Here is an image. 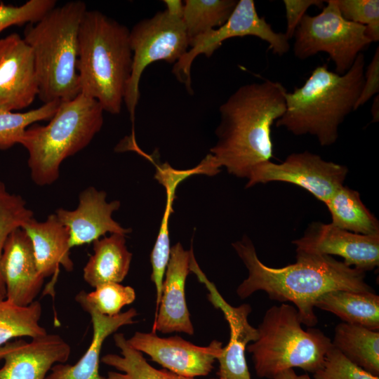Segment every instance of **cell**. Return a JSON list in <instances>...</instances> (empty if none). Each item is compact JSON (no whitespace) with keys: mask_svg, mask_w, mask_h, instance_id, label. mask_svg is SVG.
Returning <instances> with one entry per match:
<instances>
[{"mask_svg":"<svg viewBox=\"0 0 379 379\" xmlns=\"http://www.w3.org/2000/svg\"><path fill=\"white\" fill-rule=\"evenodd\" d=\"M34 218L25 199L18 194L9 192L0 181V260L4 246L9 235ZM0 295L6 298V288L0 272Z\"/></svg>","mask_w":379,"mask_h":379,"instance_id":"obj_31","label":"cell"},{"mask_svg":"<svg viewBox=\"0 0 379 379\" xmlns=\"http://www.w3.org/2000/svg\"><path fill=\"white\" fill-rule=\"evenodd\" d=\"M135 299L133 288L114 282L99 285L90 293L81 291L75 296V300L85 311L91 309L106 316L119 314L122 307L131 304Z\"/></svg>","mask_w":379,"mask_h":379,"instance_id":"obj_30","label":"cell"},{"mask_svg":"<svg viewBox=\"0 0 379 379\" xmlns=\"http://www.w3.org/2000/svg\"><path fill=\"white\" fill-rule=\"evenodd\" d=\"M93 254L83 270L84 281L91 286L121 283L128 274L132 253L126 245V235L111 234L93 242Z\"/></svg>","mask_w":379,"mask_h":379,"instance_id":"obj_22","label":"cell"},{"mask_svg":"<svg viewBox=\"0 0 379 379\" xmlns=\"http://www.w3.org/2000/svg\"><path fill=\"white\" fill-rule=\"evenodd\" d=\"M273 379H311L307 374L298 375L293 368L288 369L277 374Z\"/></svg>","mask_w":379,"mask_h":379,"instance_id":"obj_37","label":"cell"},{"mask_svg":"<svg viewBox=\"0 0 379 379\" xmlns=\"http://www.w3.org/2000/svg\"><path fill=\"white\" fill-rule=\"evenodd\" d=\"M246 36H253L266 41L273 53L280 56L290 49L289 40L285 34L275 32L265 18L258 15L254 1L240 0L222 25L190 40V48L174 64L173 74L185 85L189 93H192L191 67L195 58L200 55L210 58L223 41Z\"/></svg>","mask_w":379,"mask_h":379,"instance_id":"obj_10","label":"cell"},{"mask_svg":"<svg viewBox=\"0 0 379 379\" xmlns=\"http://www.w3.org/2000/svg\"><path fill=\"white\" fill-rule=\"evenodd\" d=\"M292 244L295 251L340 256L347 265L365 272L379 265V234L363 235L315 222Z\"/></svg>","mask_w":379,"mask_h":379,"instance_id":"obj_13","label":"cell"},{"mask_svg":"<svg viewBox=\"0 0 379 379\" xmlns=\"http://www.w3.org/2000/svg\"><path fill=\"white\" fill-rule=\"evenodd\" d=\"M333 346L368 373L379 376V331L342 322L335 328Z\"/></svg>","mask_w":379,"mask_h":379,"instance_id":"obj_24","label":"cell"},{"mask_svg":"<svg viewBox=\"0 0 379 379\" xmlns=\"http://www.w3.org/2000/svg\"><path fill=\"white\" fill-rule=\"evenodd\" d=\"M325 2L318 15L305 14L302 18L293 36V52L300 60L324 52L334 62L335 72L343 74L372 42L366 36V27L345 20L335 0Z\"/></svg>","mask_w":379,"mask_h":379,"instance_id":"obj_9","label":"cell"},{"mask_svg":"<svg viewBox=\"0 0 379 379\" xmlns=\"http://www.w3.org/2000/svg\"><path fill=\"white\" fill-rule=\"evenodd\" d=\"M105 192L89 187L80 193L76 209L56 210L58 219L69 230L71 248L93 243L107 233L126 235L132 231L112 218L113 213L120 207V201L107 202Z\"/></svg>","mask_w":379,"mask_h":379,"instance_id":"obj_17","label":"cell"},{"mask_svg":"<svg viewBox=\"0 0 379 379\" xmlns=\"http://www.w3.org/2000/svg\"><path fill=\"white\" fill-rule=\"evenodd\" d=\"M38 94V81L29 46L17 33L0 39V109L27 108Z\"/></svg>","mask_w":379,"mask_h":379,"instance_id":"obj_14","label":"cell"},{"mask_svg":"<svg viewBox=\"0 0 379 379\" xmlns=\"http://www.w3.org/2000/svg\"><path fill=\"white\" fill-rule=\"evenodd\" d=\"M71 347L58 334L46 333L27 342L22 339L0 346V379H45L55 364L65 363Z\"/></svg>","mask_w":379,"mask_h":379,"instance_id":"obj_16","label":"cell"},{"mask_svg":"<svg viewBox=\"0 0 379 379\" xmlns=\"http://www.w3.org/2000/svg\"><path fill=\"white\" fill-rule=\"evenodd\" d=\"M60 103L59 101L44 103L25 112L0 109V149L6 150L20 144L25 131L38 121H49Z\"/></svg>","mask_w":379,"mask_h":379,"instance_id":"obj_29","label":"cell"},{"mask_svg":"<svg viewBox=\"0 0 379 379\" xmlns=\"http://www.w3.org/2000/svg\"><path fill=\"white\" fill-rule=\"evenodd\" d=\"M294 306L281 303L270 307L258 327V338L246 347L257 375L273 379L288 369L300 368L314 373L332 347L321 331L302 328Z\"/></svg>","mask_w":379,"mask_h":379,"instance_id":"obj_7","label":"cell"},{"mask_svg":"<svg viewBox=\"0 0 379 379\" xmlns=\"http://www.w3.org/2000/svg\"><path fill=\"white\" fill-rule=\"evenodd\" d=\"M190 270L205 284L209 291L208 300L222 312L230 327L229 342L223 347L217 359L219 362L218 379H251L245 357L247 344L258 338L257 328L248 320L251 307L248 304L239 307L230 305L201 272L194 258L191 260Z\"/></svg>","mask_w":379,"mask_h":379,"instance_id":"obj_15","label":"cell"},{"mask_svg":"<svg viewBox=\"0 0 379 379\" xmlns=\"http://www.w3.org/2000/svg\"><path fill=\"white\" fill-rule=\"evenodd\" d=\"M341 15L347 20L366 27L371 42L379 40L378 0H335Z\"/></svg>","mask_w":379,"mask_h":379,"instance_id":"obj_32","label":"cell"},{"mask_svg":"<svg viewBox=\"0 0 379 379\" xmlns=\"http://www.w3.org/2000/svg\"><path fill=\"white\" fill-rule=\"evenodd\" d=\"M379 102H378V95H377V96L374 99V101H373V103L372 105V107H371V114H372V116H373V121H378V106H379Z\"/></svg>","mask_w":379,"mask_h":379,"instance_id":"obj_38","label":"cell"},{"mask_svg":"<svg viewBox=\"0 0 379 379\" xmlns=\"http://www.w3.org/2000/svg\"><path fill=\"white\" fill-rule=\"evenodd\" d=\"M325 1L321 0H284L286 18V30L284 33L289 40L295 32L307 10L312 6L323 7Z\"/></svg>","mask_w":379,"mask_h":379,"instance_id":"obj_35","label":"cell"},{"mask_svg":"<svg viewBox=\"0 0 379 379\" xmlns=\"http://www.w3.org/2000/svg\"><path fill=\"white\" fill-rule=\"evenodd\" d=\"M235 0H186L182 20L190 40L222 25L230 18Z\"/></svg>","mask_w":379,"mask_h":379,"instance_id":"obj_28","label":"cell"},{"mask_svg":"<svg viewBox=\"0 0 379 379\" xmlns=\"http://www.w3.org/2000/svg\"><path fill=\"white\" fill-rule=\"evenodd\" d=\"M55 6V0H29L18 6L0 2V33L11 26L35 23Z\"/></svg>","mask_w":379,"mask_h":379,"instance_id":"obj_33","label":"cell"},{"mask_svg":"<svg viewBox=\"0 0 379 379\" xmlns=\"http://www.w3.org/2000/svg\"><path fill=\"white\" fill-rule=\"evenodd\" d=\"M315 307L334 314L343 322L379 331V296L375 292H328L316 301Z\"/></svg>","mask_w":379,"mask_h":379,"instance_id":"obj_23","label":"cell"},{"mask_svg":"<svg viewBox=\"0 0 379 379\" xmlns=\"http://www.w3.org/2000/svg\"><path fill=\"white\" fill-rule=\"evenodd\" d=\"M232 246L248 272V277L237 288L239 297L245 299L262 291L272 300L292 302L302 324L309 327L318 322L315 302L324 294L338 290L375 292L365 281V272L331 255L296 251L294 263L272 267L260 261L246 236Z\"/></svg>","mask_w":379,"mask_h":379,"instance_id":"obj_1","label":"cell"},{"mask_svg":"<svg viewBox=\"0 0 379 379\" xmlns=\"http://www.w3.org/2000/svg\"><path fill=\"white\" fill-rule=\"evenodd\" d=\"M0 298H4L3 296H1V295H0Z\"/></svg>","mask_w":379,"mask_h":379,"instance_id":"obj_39","label":"cell"},{"mask_svg":"<svg viewBox=\"0 0 379 379\" xmlns=\"http://www.w3.org/2000/svg\"><path fill=\"white\" fill-rule=\"evenodd\" d=\"M333 225L363 235L379 234V222L363 204L359 193L343 185L324 203Z\"/></svg>","mask_w":379,"mask_h":379,"instance_id":"obj_25","label":"cell"},{"mask_svg":"<svg viewBox=\"0 0 379 379\" xmlns=\"http://www.w3.org/2000/svg\"><path fill=\"white\" fill-rule=\"evenodd\" d=\"M365 58L360 53L343 74L315 67L300 87L286 94V111L276 121L295 135L315 136L321 146L334 144L339 126L353 110L364 79Z\"/></svg>","mask_w":379,"mask_h":379,"instance_id":"obj_3","label":"cell"},{"mask_svg":"<svg viewBox=\"0 0 379 379\" xmlns=\"http://www.w3.org/2000/svg\"><path fill=\"white\" fill-rule=\"evenodd\" d=\"M210 379H218V378H210Z\"/></svg>","mask_w":379,"mask_h":379,"instance_id":"obj_40","label":"cell"},{"mask_svg":"<svg viewBox=\"0 0 379 379\" xmlns=\"http://www.w3.org/2000/svg\"><path fill=\"white\" fill-rule=\"evenodd\" d=\"M164 2V11L140 20L129 32L133 63L124 102L132 121L140 100V78L145 68L159 60L175 64L190 47V39L182 20V1Z\"/></svg>","mask_w":379,"mask_h":379,"instance_id":"obj_8","label":"cell"},{"mask_svg":"<svg viewBox=\"0 0 379 379\" xmlns=\"http://www.w3.org/2000/svg\"><path fill=\"white\" fill-rule=\"evenodd\" d=\"M41 313V305L37 300L20 306L0 298V346L12 338L23 336L34 338L48 333L39 324Z\"/></svg>","mask_w":379,"mask_h":379,"instance_id":"obj_27","label":"cell"},{"mask_svg":"<svg viewBox=\"0 0 379 379\" xmlns=\"http://www.w3.org/2000/svg\"><path fill=\"white\" fill-rule=\"evenodd\" d=\"M126 26L96 10H87L79 32L77 72L81 93L104 112L121 110L133 63Z\"/></svg>","mask_w":379,"mask_h":379,"instance_id":"obj_4","label":"cell"},{"mask_svg":"<svg viewBox=\"0 0 379 379\" xmlns=\"http://www.w3.org/2000/svg\"><path fill=\"white\" fill-rule=\"evenodd\" d=\"M348 173L343 165L328 161L319 155L305 151L292 153L280 164L262 163L252 171L246 187L270 182L298 185L325 203L340 187Z\"/></svg>","mask_w":379,"mask_h":379,"instance_id":"obj_11","label":"cell"},{"mask_svg":"<svg viewBox=\"0 0 379 379\" xmlns=\"http://www.w3.org/2000/svg\"><path fill=\"white\" fill-rule=\"evenodd\" d=\"M86 4L81 0L55 6L27 25L23 39L32 51L39 94L44 102H63L80 92L77 72L79 32Z\"/></svg>","mask_w":379,"mask_h":379,"instance_id":"obj_5","label":"cell"},{"mask_svg":"<svg viewBox=\"0 0 379 379\" xmlns=\"http://www.w3.org/2000/svg\"><path fill=\"white\" fill-rule=\"evenodd\" d=\"M121 355L107 354L101 361L120 372L109 371L106 379H195L178 375L170 371L157 369L144 358L142 353L132 347L121 333L114 335Z\"/></svg>","mask_w":379,"mask_h":379,"instance_id":"obj_26","label":"cell"},{"mask_svg":"<svg viewBox=\"0 0 379 379\" xmlns=\"http://www.w3.org/2000/svg\"><path fill=\"white\" fill-rule=\"evenodd\" d=\"M379 91V48L375 49L371 62L364 72V79L360 95L354 106V110L364 105Z\"/></svg>","mask_w":379,"mask_h":379,"instance_id":"obj_36","label":"cell"},{"mask_svg":"<svg viewBox=\"0 0 379 379\" xmlns=\"http://www.w3.org/2000/svg\"><path fill=\"white\" fill-rule=\"evenodd\" d=\"M91 318L93 337L84 354L74 365L58 363L53 365L45 379H106L99 373L100 355L105 339L120 327L135 323L138 315L135 309L106 316L96 311L86 310Z\"/></svg>","mask_w":379,"mask_h":379,"instance_id":"obj_21","label":"cell"},{"mask_svg":"<svg viewBox=\"0 0 379 379\" xmlns=\"http://www.w3.org/2000/svg\"><path fill=\"white\" fill-rule=\"evenodd\" d=\"M104 110L92 98L79 93L60 102L46 125L33 124L20 141L28 152L32 181L39 186L54 183L62 161L84 149L100 131Z\"/></svg>","mask_w":379,"mask_h":379,"instance_id":"obj_6","label":"cell"},{"mask_svg":"<svg viewBox=\"0 0 379 379\" xmlns=\"http://www.w3.org/2000/svg\"><path fill=\"white\" fill-rule=\"evenodd\" d=\"M0 272L6 288L5 298L20 306L36 300L44 278L38 270L30 239L22 228L8 237L0 260Z\"/></svg>","mask_w":379,"mask_h":379,"instance_id":"obj_18","label":"cell"},{"mask_svg":"<svg viewBox=\"0 0 379 379\" xmlns=\"http://www.w3.org/2000/svg\"><path fill=\"white\" fill-rule=\"evenodd\" d=\"M136 350L178 375L194 378L208 375L222 351V343L213 340L206 347L194 345L179 336L160 338L155 332H135L127 339Z\"/></svg>","mask_w":379,"mask_h":379,"instance_id":"obj_12","label":"cell"},{"mask_svg":"<svg viewBox=\"0 0 379 379\" xmlns=\"http://www.w3.org/2000/svg\"><path fill=\"white\" fill-rule=\"evenodd\" d=\"M314 379H379L358 366L333 345L327 352L322 366L314 373Z\"/></svg>","mask_w":379,"mask_h":379,"instance_id":"obj_34","label":"cell"},{"mask_svg":"<svg viewBox=\"0 0 379 379\" xmlns=\"http://www.w3.org/2000/svg\"><path fill=\"white\" fill-rule=\"evenodd\" d=\"M286 88L265 80L239 87L219 108L217 141L210 149L218 167L248 178L273 157L272 126L286 111Z\"/></svg>","mask_w":379,"mask_h":379,"instance_id":"obj_2","label":"cell"},{"mask_svg":"<svg viewBox=\"0 0 379 379\" xmlns=\"http://www.w3.org/2000/svg\"><path fill=\"white\" fill-rule=\"evenodd\" d=\"M22 229L30 239L38 270L44 279L59 274L60 265L67 272L72 271L69 230L55 213L43 222L33 218Z\"/></svg>","mask_w":379,"mask_h":379,"instance_id":"obj_20","label":"cell"},{"mask_svg":"<svg viewBox=\"0 0 379 379\" xmlns=\"http://www.w3.org/2000/svg\"><path fill=\"white\" fill-rule=\"evenodd\" d=\"M192 248L185 250L180 242L171 248L162 293L152 332L194 333L185 299V281L190 270Z\"/></svg>","mask_w":379,"mask_h":379,"instance_id":"obj_19","label":"cell"}]
</instances>
